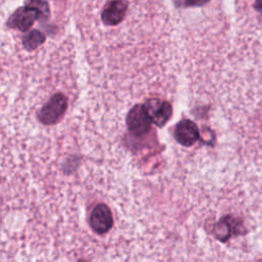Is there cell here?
Here are the masks:
<instances>
[{
  "instance_id": "obj_1",
  "label": "cell",
  "mask_w": 262,
  "mask_h": 262,
  "mask_svg": "<svg viewBox=\"0 0 262 262\" xmlns=\"http://www.w3.org/2000/svg\"><path fill=\"white\" fill-rule=\"evenodd\" d=\"M67 106V97L62 93H56L50 97L46 104L42 106L38 118L44 125H53L64 115Z\"/></svg>"
},
{
  "instance_id": "obj_2",
  "label": "cell",
  "mask_w": 262,
  "mask_h": 262,
  "mask_svg": "<svg viewBox=\"0 0 262 262\" xmlns=\"http://www.w3.org/2000/svg\"><path fill=\"white\" fill-rule=\"evenodd\" d=\"M126 123L129 131L135 135L145 134L152 123L144 105H135L133 106L127 115Z\"/></svg>"
},
{
  "instance_id": "obj_3",
  "label": "cell",
  "mask_w": 262,
  "mask_h": 262,
  "mask_svg": "<svg viewBox=\"0 0 262 262\" xmlns=\"http://www.w3.org/2000/svg\"><path fill=\"white\" fill-rule=\"evenodd\" d=\"M144 107L151 122L159 127L165 125L172 115L171 104L160 98H149L144 103Z\"/></svg>"
},
{
  "instance_id": "obj_4",
  "label": "cell",
  "mask_w": 262,
  "mask_h": 262,
  "mask_svg": "<svg viewBox=\"0 0 262 262\" xmlns=\"http://www.w3.org/2000/svg\"><path fill=\"white\" fill-rule=\"evenodd\" d=\"M113 215L110 208L104 204L96 205L90 215V226L91 228L99 233L107 232L113 226Z\"/></svg>"
},
{
  "instance_id": "obj_5",
  "label": "cell",
  "mask_w": 262,
  "mask_h": 262,
  "mask_svg": "<svg viewBox=\"0 0 262 262\" xmlns=\"http://www.w3.org/2000/svg\"><path fill=\"white\" fill-rule=\"evenodd\" d=\"M38 18L37 13L28 6L17 8L8 18L7 25L12 29L26 32L31 29L34 21Z\"/></svg>"
},
{
  "instance_id": "obj_6",
  "label": "cell",
  "mask_w": 262,
  "mask_h": 262,
  "mask_svg": "<svg viewBox=\"0 0 262 262\" xmlns=\"http://www.w3.org/2000/svg\"><path fill=\"white\" fill-rule=\"evenodd\" d=\"M174 137L180 144L190 146L199 138V129L193 122L189 120H182L175 127Z\"/></svg>"
},
{
  "instance_id": "obj_7",
  "label": "cell",
  "mask_w": 262,
  "mask_h": 262,
  "mask_svg": "<svg viewBox=\"0 0 262 262\" xmlns=\"http://www.w3.org/2000/svg\"><path fill=\"white\" fill-rule=\"evenodd\" d=\"M126 11L127 3L125 0H113L102 10L101 19L106 26H115L123 20Z\"/></svg>"
},
{
  "instance_id": "obj_8",
  "label": "cell",
  "mask_w": 262,
  "mask_h": 262,
  "mask_svg": "<svg viewBox=\"0 0 262 262\" xmlns=\"http://www.w3.org/2000/svg\"><path fill=\"white\" fill-rule=\"evenodd\" d=\"M44 41L45 36L39 30H32L23 38V44L27 50L36 49L39 45L43 44Z\"/></svg>"
},
{
  "instance_id": "obj_9",
  "label": "cell",
  "mask_w": 262,
  "mask_h": 262,
  "mask_svg": "<svg viewBox=\"0 0 262 262\" xmlns=\"http://www.w3.org/2000/svg\"><path fill=\"white\" fill-rule=\"evenodd\" d=\"M25 5L33 9L39 19H46L49 16V6L46 0H25Z\"/></svg>"
},
{
  "instance_id": "obj_10",
  "label": "cell",
  "mask_w": 262,
  "mask_h": 262,
  "mask_svg": "<svg viewBox=\"0 0 262 262\" xmlns=\"http://www.w3.org/2000/svg\"><path fill=\"white\" fill-rule=\"evenodd\" d=\"M210 0H173L177 7H190V6H201L209 2Z\"/></svg>"
},
{
  "instance_id": "obj_11",
  "label": "cell",
  "mask_w": 262,
  "mask_h": 262,
  "mask_svg": "<svg viewBox=\"0 0 262 262\" xmlns=\"http://www.w3.org/2000/svg\"><path fill=\"white\" fill-rule=\"evenodd\" d=\"M255 8L262 13V0H256L255 1Z\"/></svg>"
},
{
  "instance_id": "obj_12",
  "label": "cell",
  "mask_w": 262,
  "mask_h": 262,
  "mask_svg": "<svg viewBox=\"0 0 262 262\" xmlns=\"http://www.w3.org/2000/svg\"><path fill=\"white\" fill-rule=\"evenodd\" d=\"M80 262H84V261H80Z\"/></svg>"
}]
</instances>
